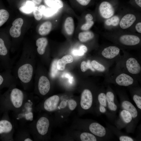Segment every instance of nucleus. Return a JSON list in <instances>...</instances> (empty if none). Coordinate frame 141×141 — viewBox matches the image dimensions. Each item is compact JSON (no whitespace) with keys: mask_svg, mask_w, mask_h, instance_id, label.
Here are the masks:
<instances>
[{"mask_svg":"<svg viewBox=\"0 0 141 141\" xmlns=\"http://www.w3.org/2000/svg\"><path fill=\"white\" fill-rule=\"evenodd\" d=\"M35 55L33 52H23L18 61L15 68L16 77L24 87L32 80L35 69Z\"/></svg>","mask_w":141,"mask_h":141,"instance_id":"f257e3e1","label":"nucleus"},{"mask_svg":"<svg viewBox=\"0 0 141 141\" xmlns=\"http://www.w3.org/2000/svg\"><path fill=\"white\" fill-rule=\"evenodd\" d=\"M14 85L13 84L12 88L0 98L1 109L2 111H6L10 104L16 109L20 108L23 104L24 93L21 90L13 87Z\"/></svg>","mask_w":141,"mask_h":141,"instance_id":"f03ea898","label":"nucleus"},{"mask_svg":"<svg viewBox=\"0 0 141 141\" xmlns=\"http://www.w3.org/2000/svg\"><path fill=\"white\" fill-rule=\"evenodd\" d=\"M133 122L132 116L131 114L127 111L122 109L120 111L119 118L117 121L116 125L118 128H121L125 126H129L132 125Z\"/></svg>","mask_w":141,"mask_h":141,"instance_id":"7ed1b4c3","label":"nucleus"},{"mask_svg":"<svg viewBox=\"0 0 141 141\" xmlns=\"http://www.w3.org/2000/svg\"><path fill=\"white\" fill-rule=\"evenodd\" d=\"M93 102V96L91 91L89 89H85L81 95L80 105L84 110H87L92 107Z\"/></svg>","mask_w":141,"mask_h":141,"instance_id":"20e7f679","label":"nucleus"},{"mask_svg":"<svg viewBox=\"0 0 141 141\" xmlns=\"http://www.w3.org/2000/svg\"><path fill=\"white\" fill-rule=\"evenodd\" d=\"M13 128L11 123L6 119L3 118L0 120V138L3 140L7 139L8 135Z\"/></svg>","mask_w":141,"mask_h":141,"instance_id":"39448f33","label":"nucleus"},{"mask_svg":"<svg viewBox=\"0 0 141 141\" xmlns=\"http://www.w3.org/2000/svg\"><path fill=\"white\" fill-rule=\"evenodd\" d=\"M126 68L128 72L133 75L139 74L141 71V67L138 61L135 58L130 57L126 60Z\"/></svg>","mask_w":141,"mask_h":141,"instance_id":"423d86ee","label":"nucleus"},{"mask_svg":"<svg viewBox=\"0 0 141 141\" xmlns=\"http://www.w3.org/2000/svg\"><path fill=\"white\" fill-rule=\"evenodd\" d=\"M115 82L117 85L122 86H128L134 84L133 78L125 73H121L118 75L115 79Z\"/></svg>","mask_w":141,"mask_h":141,"instance_id":"0eeeda50","label":"nucleus"},{"mask_svg":"<svg viewBox=\"0 0 141 141\" xmlns=\"http://www.w3.org/2000/svg\"><path fill=\"white\" fill-rule=\"evenodd\" d=\"M101 15L104 18L107 19L113 15L114 10L112 5L109 2L107 1L102 2L99 7Z\"/></svg>","mask_w":141,"mask_h":141,"instance_id":"6e6552de","label":"nucleus"},{"mask_svg":"<svg viewBox=\"0 0 141 141\" xmlns=\"http://www.w3.org/2000/svg\"><path fill=\"white\" fill-rule=\"evenodd\" d=\"M121 101L122 109L128 111L131 114L134 123V121L135 120L136 121L137 119L138 118V112L137 109L129 100L127 99L121 98Z\"/></svg>","mask_w":141,"mask_h":141,"instance_id":"1a4fd4ad","label":"nucleus"},{"mask_svg":"<svg viewBox=\"0 0 141 141\" xmlns=\"http://www.w3.org/2000/svg\"><path fill=\"white\" fill-rule=\"evenodd\" d=\"M98 110L100 113L105 114L109 117L110 115L108 111L105 93L102 91H100L97 97Z\"/></svg>","mask_w":141,"mask_h":141,"instance_id":"9d476101","label":"nucleus"},{"mask_svg":"<svg viewBox=\"0 0 141 141\" xmlns=\"http://www.w3.org/2000/svg\"><path fill=\"white\" fill-rule=\"evenodd\" d=\"M50 83L46 76L42 75L38 79V88L39 93L42 95H45L49 91L50 89Z\"/></svg>","mask_w":141,"mask_h":141,"instance_id":"9b49d317","label":"nucleus"},{"mask_svg":"<svg viewBox=\"0 0 141 141\" xmlns=\"http://www.w3.org/2000/svg\"><path fill=\"white\" fill-rule=\"evenodd\" d=\"M105 94L108 110L110 113H115L118 108L117 105L115 103V95L109 89L107 91Z\"/></svg>","mask_w":141,"mask_h":141,"instance_id":"f8f14e48","label":"nucleus"},{"mask_svg":"<svg viewBox=\"0 0 141 141\" xmlns=\"http://www.w3.org/2000/svg\"><path fill=\"white\" fill-rule=\"evenodd\" d=\"M23 20L21 18L15 19L12 23V26L10 28L9 33L13 37H19L21 34V28L23 24Z\"/></svg>","mask_w":141,"mask_h":141,"instance_id":"ddd939ff","label":"nucleus"},{"mask_svg":"<svg viewBox=\"0 0 141 141\" xmlns=\"http://www.w3.org/2000/svg\"><path fill=\"white\" fill-rule=\"evenodd\" d=\"M60 101L59 97L57 95L52 96L46 99L44 102V107L45 110L48 111L55 110Z\"/></svg>","mask_w":141,"mask_h":141,"instance_id":"4468645a","label":"nucleus"},{"mask_svg":"<svg viewBox=\"0 0 141 141\" xmlns=\"http://www.w3.org/2000/svg\"><path fill=\"white\" fill-rule=\"evenodd\" d=\"M120 49L115 46H110L105 48L102 51V56L108 59H112L119 54Z\"/></svg>","mask_w":141,"mask_h":141,"instance_id":"2eb2a0df","label":"nucleus"},{"mask_svg":"<svg viewBox=\"0 0 141 141\" xmlns=\"http://www.w3.org/2000/svg\"><path fill=\"white\" fill-rule=\"evenodd\" d=\"M49 124V121L47 118L45 117L40 118L36 124V128L38 133L42 135L46 134L48 131Z\"/></svg>","mask_w":141,"mask_h":141,"instance_id":"dca6fc26","label":"nucleus"},{"mask_svg":"<svg viewBox=\"0 0 141 141\" xmlns=\"http://www.w3.org/2000/svg\"><path fill=\"white\" fill-rule=\"evenodd\" d=\"M120 42L122 44L127 46H134L138 44L140 39L138 36L132 35H124L119 38Z\"/></svg>","mask_w":141,"mask_h":141,"instance_id":"f3484780","label":"nucleus"},{"mask_svg":"<svg viewBox=\"0 0 141 141\" xmlns=\"http://www.w3.org/2000/svg\"><path fill=\"white\" fill-rule=\"evenodd\" d=\"M136 19V16L134 15L129 14L125 15L120 21V27L123 29H126L130 27Z\"/></svg>","mask_w":141,"mask_h":141,"instance_id":"a211bd4d","label":"nucleus"},{"mask_svg":"<svg viewBox=\"0 0 141 141\" xmlns=\"http://www.w3.org/2000/svg\"><path fill=\"white\" fill-rule=\"evenodd\" d=\"M48 43L47 39L45 37L39 38L36 40V45L37 47V50L38 54L42 55L44 54Z\"/></svg>","mask_w":141,"mask_h":141,"instance_id":"6ab92c4d","label":"nucleus"},{"mask_svg":"<svg viewBox=\"0 0 141 141\" xmlns=\"http://www.w3.org/2000/svg\"><path fill=\"white\" fill-rule=\"evenodd\" d=\"M73 61V57L70 55H68L63 56L57 61V67L58 69L60 70H64L65 69L66 64L71 63Z\"/></svg>","mask_w":141,"mask_h":141,"instance_id":"aec40b11","label":"nucleus"},{"mask_svg":"<svg viewBox=\"0 0 141 141\" xmlns=\"http://www.w3.org/2000/svg\"><path fill=\"white\" fill-rule=\"evenodd\" d=\"M65 31L67 34L72 35L74 30V24L73 18L71 17H67L64 23Z\"/></svg>","mask_w":141,"mask_h":141,"instance_id":"412c9836","label":"nucleus"},{"mask_svg":"<svg viewBox=\"0 0 141 141\" xmlns=\"http://www.w3.org/2000/svg\"><path fill=\"white\" fill-rule=\"evenodd\" d=\"M52 26V24L50 21L44 22L41 25L39 28V34L42 36L48 35L51 31Z\"/></svg>","mask_w":141,"mask_h":141,"instance_id":"4be33fe9","label":"nucleus"},{"mask_svg":"<svg viewBox=\"0 0 141 141\" xmlns=\"http://www.w3.org/2000/svg\"><path fill=\"white\" fill-rule=\"evenodd\" d=\"M35 3L32 1L27 0L25 4L19 8V10L22 12L29 14L33 11L35 7Z\"/></svg>","mask_w":141,"mask_h":141,"instance_id":"5701e85b","label":"nucleus"},{"mask_svg":"<svg viewBox=\"0 0 141 141\" xmlns=\"http://www.w3.org/2000/svg\"><path fill=\"white\" fill-rule=\"evenodd\" d=\"M94 35L93 32L87 31L80 32L78 35L79 40L82 42H85L92 39Z\"/></svg>","mask_w":141,"mask_h":141,"instance_id":"b1692460","label":"nucleus"},{"mask_svg":"<svg viewBox=\"0 0 141 141\" xmlns=\"http://www.w3.org/2000/svg\"><path fill=\"white\" fill-rule=\"evenodd\" d=\"M44 2L48 6L58 9L63 7V5L61 0H44Z\"/></svg>","mask_w":141,"mask_h":141,"instance_id":"393cba45","label":"nucleus"},{"mask_svg":"<svg viewBox=\"0 0 141 141\" xmlns=\"http://www.w3.org/2000/svg\"><path fill=\"white\" fill-rule=\"evenodd\" d=\"M80 138L82 141H96L99 140H101L98 139V138H97L93 134L88 132H83L80 135Z\"/></svg>","mask_w":141,"mask_h":141,"instance_id":"a878e982","label":"nucleus"},{"mask_svg":"<svg viewBox=\"0 0 141 141\" xmlns=\"http://www.w3.org/2000/svg\"><path fill=\"white\" fill-rule=\"evenodd\" d=\"M9 16V14L7 10L4 9H0V27L7 21Z\"/></svg>","mask_w":141,"mask_h":141,"instance_id":"bb28decb","label":"nucleus"},{"mask_svg":"<svg viewBox=\"0 0 141 141\" xmlns=\"http://www.w3.org/2000/svg\"><path fill=\"white\" fill-rule=\"evenodd\" d=\"M8 54V50L5 45L3 39L0 38V56L7 57L10 59Z\"/></svg>","mask_w":141,"mask_h":141,"instance_id":"cd10ccee","label":"nucleus"},{"mask_svg":"<svg viewBox=\"0 0 141 141\" xmlns=\"http://www.w3.org/2000/svg\"><path fill=\"white\" fill-rule=\"evenodd\" d=\"M91 63L94 69L99 72H103L105 70V68L103 65L96 60L92 61Z\"/></svg>","mask_w":141,"mask_h":141,"instance_id":"c85d7f7f","label":"nucleus"},{"mask_svg":"<svg viewBox=\"0 0 141 141\" xmlns=\"http://www.w3.org/2000/svg\"><path fill=\"white\" fill-rule=\"evenodd\" d=\"M119 21L120 19L118 17L114 16L107 20L105 22V24L107 25H112L114 26H116L119 24Z\"/></svg>","mask_w":141,"mask_h":141,"instance_id":"c756f323","label":"nucleus"},{"mask_svg":"<svg viewBox=\"0 0 141 141\" xmlns=\"http://www.w3.org/2000/svg\"><path fill=\"white\" fill-rule=\"evenodd\" d=\"M57 60H54L52 63L51 68L50 75L52 78L55 77L57 73L58 69L57 67Z\"/></svg>","mask_w":141,"mask_h":141,"instance_id":"7c9ffc66","label":"nucleus"},{"mask_svg":"<svg viewBox=\"0 0 141 141\" xmlns=\"http://www.w3.org/2000/svg\"><path fill=\"white\" fill-rule=\"evenodd\" d=\"M133 99L137 108L141 110V96L140 94L134 93L132 95Z\"/></svg>","mask_w":141,"mask_h":141,"instance_id":"2f4dec72","label":"nucleus"},{"mask_svg":"<svg viewBox=\"0 0 141 141\" xmlns=\"http://www.w3.org/2000/svg\"><path fill=\"white\" fill-rule=\"evenodd\" d=\"M33 11L35 19L38 21L40 20L42 17L43 14L39 10L38 7H35Z\"/></svg>","mask_w":141,"mask_h":141,"instance_id":"473e14b6","label":"nucleus"},{"mask_svg":"<svg viewBox=\"0 0 141 141\" xmlns=\"http://www.w3.org/2000/svg\"><path fill=\"white\" fill-rule=\"evenodd\" d=\"M57 10L58 9L51 8H46L43 13V15L46 16H50L55 14L57 11Z\"/></svg>","mask_w":141,"mask_h":141,"instance_id":"72a5a7b5","label":"nucleus"},{"mask_svg":"<svg viewBox=\"0 0 141 141\" xmlns=\"http://www.w3.org/2000/svg\"><path fill=\"white\" fill-rule=\"evenodd\" d=\"M94 22L93 21H86V22L81 27L82 30L86 31L89 29L93 25Z\"/></svg>","mask_w":141,"mask_h":141,"instance_id":"f704fd0d","label":"nucleus"},{"mask_svg":"<svg viewBox=\"0 0 141 141\" xmlns=\"http://www.w3.org/2000/svg\"><path fill=\"white\" fill-rule=\"evenodd\" d=\"M120 141H133L135 140L132 137L128 136L122 135L118 137Z\"/></svg>","mask_w":141,"mask_h":141,"instance_id":"c9c22d12","label":"nucleus"},{"mask_svg":"<svg viewBox=\"0 0 141 141\" xmlns=\"http://www.w3.org/2000/svg\"><path fill=\"white\" fill-rule=\"evenodd\" d=\"M68 104L69 109L71 110H74L77 106V103L74 100L70 99L68 101Z\"/></svg>","mask_w":141,"mask_h":141,"instance_id":"e433bc0d","label":"nucleus"},{"mask_svg":"<svg viewBox=\"0 0 141 141\" xmlns=\"http://www.w3.org/2000/svg\"><path fill=\"white\" fill-rule=\"evenodd\" d=\"M81 71L84 72L89 69L87 63L85 61H83L81 64Z\"/></svg>","mask_w":141,"mask_h":141,"instance_id":"4c0bfd02","label":"nucleus"},{"mask_svg":"<svg viewBox=\"0 0 141 141\" xmlns=\"http://www.w3.org/2000/svg\"><path fill=\"white\" fill-rule=\"evenodd\" d=\"M80 4L83 6L88 5L91 0H76Z\"/></svg>","mask_w":141,"mask_h":141,"instance_id":"58836bf2","label":"nucleus"},{"mask_svg":"<svg viewBox=\"0 0 141 141\" xmlns=\"http://www.w3.org/2000/svg\"><path fill=\"white\" fill-rule=\"evenodd\" d=\"M73 54L75 56H83L84 53L79 50H75L73 51Z\"/></svg>","mask_w":141,"mask_h":141,"instance_id":"ea45409f","label":"nucleus"},{"mask_svg":"<svg viewBox=\"0 0 141 141\" xmlns=\"http://www.w3.org/2000/svg\"><path fill=\"white\" fill-rule=\"evenodd\" d=\"M135 28L138 32L141 33V22L137 23L136 25Z\"/></svg>","mask_w":141,"mask_h":141,"instance_id":"a19ab883","label":"nucleus"},{"mask_svg":"<svg viewBox=\"0 0 141 141\" xmlns=\"http://www.w3.org/2000/svg\"><path fill=\"white\" fill-rule=\"evenodd\" d=\"M79 50L85 53L87 52V49L86 46L84 45H82L80 46Z\"/></svg>","mask_w":141,"mask_h":141,"instance_id":"79ce46f5","label":"nucleus"},{"mask_svg":"<svg viewBox=\"0 0 141 141\" xmlns=\"http://www.w3.org/2000/svg\"><path fill=\"white\" fill-rule=\"evenodd\" d=\"M85 19L86 21H90L92 20L93 17L91 14H88L85 16Z\"/></svg>","mask_w":141,"mask_h":141,"instance_id":"37998d69","label":"nucleus"},{"mask_svg":"<svg viewBox=\"0 0 141 141\" xmlns=\"http://www.w3.org/2000/svg\"><path fill=\"white\" fill-rule=\"evenodd\" d=\"M87 63L89 69H90L93 72L95 71V70L92 67L90 60H88L87 62Z\"/></svg>","mask_w":141,"mask_h":141,"instance_id":"c03bdc74","label":"nucleus"},{"mask_svg":"<svg viewBox=\"0 0 141 141\" xmlns=\"http://www.w3.org/2000/svg\"><path fill=\"white\" fill-rule=\"evenodd\" d=\"M5 81L3 77L0 75V87L3 85Z\"/></svg>","mask_w":141,"mask_h":141,"instance_id":"a18cd8bd","label":"nucleus"},{"mask_svg":"<svg viewBox=\"0 0 141 141\" xmlns=\"http://www.w3.org/2000/svg\"><path fill=\"white\" fill-rule=\"evenodd\" d=\"M66 105L67 103L66 101H63L60 103V107L61 108H64L66 107Z\"/></svg>","mask_w":141,"mask_h":141,"instance_id":"49530a36","label":"nucleus"},{"mask_svg":"<svg viewBox=\"0 0 141 141\" xmlns=\"http://www.w3.org/2000/svg\"><path fill=\"white\" fill-rule=\"evenodd\" d=\"M32 1L35 4H39L41 3L42 0H32Z\"/></svg>","mask_w":141,"mask_h":141,"instance_id":"de8ad7c7","label":"nucleus"},{"mask_svg":"<svg viewBox=\"0 0 141 141\" xmlns=\"http://www.w3.org/2000/svg\"><path fill=\"white\" fill-rule=\"evenodd\" d=\"M136 4L139 7H141V0H135Z\"/></svg>","mask_w":141,"mask_h":141,"instance_id":"09e8293b","label":"nucleus"},{"mask_svg":"<svg viewBox=\"0 0 141 141\" xmlns=\"http://www.w3.org/2000/svg\"><path fill=\"white\" fill-rule=\"evenodd\" d=\"M65 77L69 78V80L71 82V81L72 80V77H71V76L69 74H66L65 75Z\"/></svg>","mask_w":141,"mask_h":141,"instance_id":"8fccbe9b","label":"nucleus"},{"mask_svg":"<svg viewBox=\"0 0 141 141\" xmlns=\"http://www.w3.org/2000/svg\"><path fill=\"white\" fill-rule=\"evenodd\" d=\"M33 140L29 138H26L24 140V141H32Z\"/></svg>","mask_w":141,"mask_h":141,"instance_id":"3c124183","label":"nucleus"}]
</instances>
